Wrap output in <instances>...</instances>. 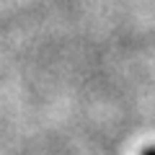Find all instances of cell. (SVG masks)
<instances>
[{
  "label": "cell",
  "mask_w": 155,
  "mask_h": 155,
  "mask_svg": "<svg viewBox=\"0 0 155 155\" xmlns=\"http://www.w3.org/2000/svg\"><path fill=\"white\" fill-rule=\"evenodd\" d=\"M142 155H155V147H147V150H145Z\"/></svg>",
  "instance_id": "cell-1"
}]
</instances>
